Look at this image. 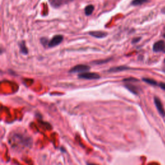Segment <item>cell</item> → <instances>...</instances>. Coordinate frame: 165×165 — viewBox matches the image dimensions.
<instances>
[{"label":"cell","mask_w":165,"mask_h":165,"mask_svg":"<svg viewBox=\"0 0 165 165\" xmlns=\"http://www.w3.org/2000/svg\"><path fill=\"white\" fill-rule=\"evenodd\" d=\"M11 144H12V147H15L16 148L20 147L21 146V148L26 147L28 145L31 144L30 143V139L27 138L26 136H22L20 133H16L14 134L13 137L11 138Z\"/></svg>","instance_id":"6da1fadb"},{"label":"cell","mask_w":165,"mask_h":165,"mask_svg":"<svg viewBox=\"0 0 165 165\" xmlns=\"http://www.w3.org/2000/svg\"><path fill=\"white\" fill-rule=\"evenodd\" d=\"M90 69V67L88 66L87 65H78L72 68H71L70 71H69V73H83V72H88Z\"/></svg>","instance_id":"7a4b0ae2"},{"label":"cell","mask_w":165,"mask_h":165,"mask_svg":"<svg viewBox=\"0 0 165 165\" xmlns=\"http://www.w3.org/2000/svg\"><path fill=\"white\" fill-rule=\"evenodd\" d=\"M78 78L84 79H98L100 78V76L96 74V73L92 72H83L78 75Z\"/></svg>","instance_id":"3957f363"},{"label":"cell","mask_w":165,"mask_h":165,"mask_svg":"<svg viewBox=\"0 0 165 165\" xmlns=\"http://www.w3.org/2000/svg\"><path fill=\"white\" fill-rule=\"evenodd\" d=\"M63 40V36L61 35H56L55 36H54L52 40L48 42V47L49 48H52L55 47L56 46L59 45L61 42Z\"/></svg>","instance_id":"277c9868"},{"label":"cell","mask_w":165,"mask_h":165,"mask_svg":"<svg viewBox=\"0 0 165 165\" xmlns=\"http://www.w3.org/2000/svg\"><path fill=\"white\" fill-rule=\"evenodd\" d=\"M153 51L155 52L165 51V42L163 40L157 41L153 46Z\"/></svg>","instance_id":"5b68a950"},{"label":"cell","mask_w":165,"mask_h":165,"mask_svg":"<svg viewBox=\"0 0 165 165\" xmlns=\"http://www.w3.org/2000/svg\"><path fill=\"white\" fill-rule=\"evenodd\" d=\"M154 103H155L157 110H158L159 113L161 115V116L164 117L165 116V110L164 109V107H163V106L162 105V103H161L160 99L158 98L155 97L154 98Z\"/></svg>","instance_id":"8992f818"},{"label":"cell","mask_w":165,"mask_h":165,"mask_svg":"<svg viewBox=\"0 0 165 165\" xmlns=\"http://www.w3.org/2000/svg\"><path fill=\"white\" fill-rule=\"evenodd\" d=\"M49 1H50V3H51V5L52 7H55V8H57V7H59L63 5L64 3L70 2L74 1V0H49Z\"/></svg>","instance_id":"52a82bcc"},{"label":"cell","mask_w":165,"mask_h":165,"mask_svg":"<svg viewBox=\"0 0 165 165\" xmlns=\"http://www.w3.org/2000/svg\"><path fill=\"white\" fill-rule=\"evenodd\" d=\"M89 34H90V36H92V37H96V38H99V39H101V38L105 37L107 36V33L106 32H102V31H92V32H90Z\"/></svg>","instance_id":"ba28073f"},{"label":"cell","mask_w":165,"mask_h":165,"mask_svg":"<svg viewBox=\"0 0 165 165\" xmlns=\"http://www.w3.org/2000/svg\"><path fill=\"white\" fill-rule=\"evenodd\" d=\"M130 69V67H126V66H120V67H112L110 68L108 70L109 72L112 73V72H121L126 70Z\"/></svg>","instance_id":"9c48e42d"},{"label":"cell","mask_w":165,"mask_h":165,"mask_svg":"<svg viewBox=\"0 0 165 165\" xmlns=\"http://www.w3.org/2000/svg\"><path fill=\"white\" fill-rule=\"evenodd\" d=\"M125 87H126V89H127L129 91L131 92L133 94L137 95L138 93H139V89H138L137 87L132 85V84L128 83L126 85H125Z\"/></svg>","instance_id":"30bf717a"},{"label":"cell","mask_w":165,"mask_h":165,"mask_svg":"<svg viewBox=\"0 0 165 165\" xmlns=\"http://www.w3.org/2000/svg\"><path fill=\"white\" fill-rule=\"evenodd\" d=\"M19 46H20V52L24 55H27L29 53V51L27 47H26L25 42L24 41H21L19 43Z\"/></svg>","instance_id":"8fae6325"},{"label":"cell","mask_w":165,"mask_h":165,"mask_svg":"<svg viewBox=\"0 0 165 165\" xmlns=\"http://www.w3.org/2000/svg\"><path fill=\"white\" fill-rule=\"evenodd\" d=\"M94 10V7L92 5H89L86 7V8L85 9V12L87 16H90L92 14L93 11Z\"/></svg>","instance_id":"7c38bea8"},{"label":"cell","mask_w":165,"mask_h":165,"mask_svg":"<svg viewBox=\"0 0 165 165\" xmlns=\"http://www.w3.org/2000/svg\"><path fill=\"white\" fill-rule=\"evenodd\" d=\"M143 81H144L145 83L149 84V85H153V86H157V85H159V84L157 83V82L156 81L153 80L152 79L143 78Z\"/></svg>","instance_id":"4fadbf2b"},{"label":"cell","mask_w":165,"mask_h":165,"mask_svg":"<svg viewBox=\"0 0 165 165\" xmlns=\"http://www.w3.org/2000/svg\"><path fill=\"white\" fill-rule=\"evenodd\" d=\"M149 0H133L132 2V5L134 6L143 5L145 3H147Z\"/></svg>","instance_id":"5bb4252c"},{"label":"cell","mask_w":165,"mask_h":165,"mask_svg":"<svg viewBox=\"0 0 165 165\" xmlns=\"http://www.w3.org/2000/svg\"><path fill=\"white\" fill-rule=\"evenodd\" d=\"M111 59H106V60H99V61H94L92 63V64H95V65H101V64H103L105 63H107L108 61H109Z\"/></svg>","instance_id":"9a60e30c"},{"label":"cell","mask_w":165,"mask_h":165,"mask_svg":"<svg viewBox=\"0 0 165 165\" xmlns=\"http://www.w3.org/2000/svg\"><path fill=\"white\" fill-rule=\"evenodd\" d=\"M41 43H42V45L44 46V47H46V46H47V45H48V40L47 39V38H45V37L41 38Z\"/></svg>","instance_id":"2e32d148"},{"label":"cell","mask_w":165,"mask_h":165,"mask_svg":"<svg viewBox=\"0 0 165 165\" xmlns=\"http://www.w3.org/2000/svg\"><path fill=\"white\" fill-rule=\"evenodd\" d=\"M123 81L125 82H127V83H130L131 81L134 82V81H138V79H135L133 78H127V79H123Z\"/></svg>","instance_id":"e0dca14e"},{"label":"cell","mask_w":165,"mask_h":165,"mask_svg":"<svg viewBox=\"0 0 165 165\" xmlns=\"http://www.w3.org/2000/svg\"><path fill=\"white\" fill-rule=\"evenodd\" d=\"M141 40V37H137V38H134L132 40V43H136L137 42H139Z\"/></svg>","instance_id":"ac0fdd59"},{"label":"cell","mask_w":165,"mask_h":165,"mask_svg":"<svg viewBox=\"0 0 165 165\" xmlns=\"http://www.w3.org/2000/svg\"><path fill=\"white\" fill-rule=\"evenodd\" d=\"M159 86L163 90H165V83H160L159 84Z\"/></svg>","instance_id":"d6986e66"},{"label":"cell","mask_w":165,"mask_h":165,"mask_svg":"<svg viewBox=\"0 0 165 165\" xmlns=\"http://www.w3.org/2000/svg\"><path fill=\"white\" fill-rule=\"evenodd\" d=\"M164 37H165V33H164Z\"/></svg>","instance_id":"ffe728a7"},{"label":"cell","mask_w":165,"mask_h":165,"mask_svg":"<svg viewBox=\"0 0 165 165\" xmlns=\"http://www.w3.org/2000/svg\"><path fill=\"white\" fill-rule=\"evenodd\" d=\"M164 62H165V59H164Z\"/></svg>","instance_id":"44dd1931"}]
</instances>
